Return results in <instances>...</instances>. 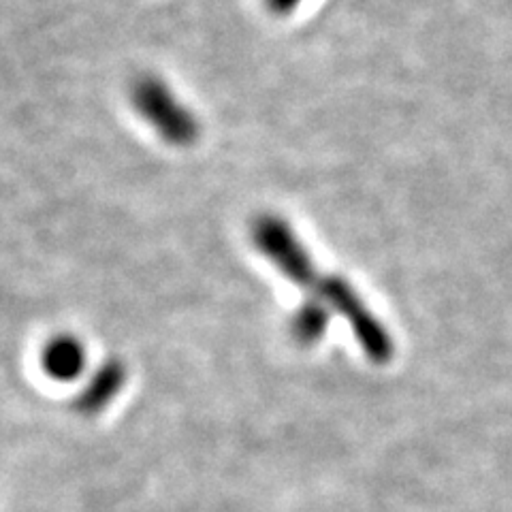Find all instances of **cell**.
Instances as JSON below:
<instances>
[{
    "label": "cell",
    "mask_w": 512,
    "mask_h": 512,
    "mask_svg": "<svg viewBox=\"0 0 512 512\" xmlns=\"http://www.w3.org/2000/svg\"><path fill=\"white\" fill-rule=\"evenodd\" d=\"M252 242L280 269L284 278L301 286L312 297L316 295L323 276L316 269L310 252L303 248L301 239L291 229V224L271 214L256 218L252 224Z\"/></svg>",
    "instance_id": "obj_3"
},
{
    "label": "cell",
    "mask_w": 512,
    "mask_h": 512,
    "mask_svg": "<svg viewBox=\"0 0 512 512\" xmlns=\"http://www.w3.org/2000/svg\"><path fill=\"white\" fill-rule=\"evenodd\" d=\"M329 318H331V310L323 301L312 297L310 301L303 303L291 320L293 338L303 346H314L325 335L329 327Z\"/></svg>",
    "instance_id": "obj_6"
},
{
    "label": "cell",
    "mask_w": 512,
    "mask_h": 512,
    "mask_svg": "<svg viewBox=\"0 0 512 512\" xmlns=\"http://www.w3.org/2000/svg\"><path fill=\"white\" fill-rule=\"evenodd\" d=\"M41 363L47 376L60 382H69L82 376L86 367V350L77 338H71V335H58V338H54L45 346Z\"/></svg>",
    "instance_id": "obj_5"
},
{
    "label": "cell",
    "mask_w": 512,
    "mask_h": 512,
    "mask_svg": "<svg viewBox=\"0 0 512 512\" xmlns=\"http://www.w3.org/2000/svg\"><path fill=\"white\" fill-rule=\"evenodd\" d=\"M314 297L323 301L329 310L346 318L365 357L372 363L387 365L393 359L395 344L389 331L382 327L380 320L365 306V301L348 280L327 274L320 280Z\"/></svg>",
    "instance_id": "obj_1"
},
{
    "label": "cell",
    "mask_w": 512,
    "mask_h": 512,
    "mask_svg": "<svg viewBox=\"0 0 512 512\" xmlns=\"http://www.w3.org/2000/svg\"><path fill=\"white\" fill-rule=\"evenodd\" d=\"M131 101L139 116L175 148L192 146L199 139L195 114L173 94V90L154 75H143L133 84Z\"/></svg>",
    "instance_id": "obj_2"
},
{
    "label": "cell",
    "mask_w": 512,
    "mask_h": 512,
    "mask_svg": "<svg viewBox=\"0 0 512 512\" xmlns=\"http://www.w3.org/2000/svg\"><path fill=\"white\" fill-rule=\"evenodd\" d=\"M126 384V365L118 359L105 361L99 370L94 372L84 391L75 399V410L94 416L105 410Z\"/></svg>",
    "instance_id": "obj_4"
},
{
    "label": "cell",
    "mask_w": 512,
    "mask_h": 512,
    "mask_svg": "<svg viewBox=\"0 0 512 512\" xmlns=\"http://www.w3.org/2000/svg\"><path fill=\"white\" fill-rule=\"evenodd\" d=\"M265 3H267L269 11H274L278 15H286V13H291L293 9H297L301 0H265Z\"/></svg>",
    "instance_id": "obj_7"
}]
</instances>
